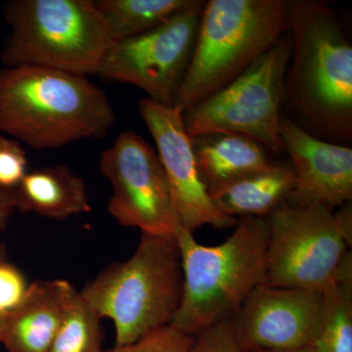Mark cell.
I'll list each match as a JSON object with an SVG mask.
<instances>
[{
    "instance_id": "cell-25",
    "label": "cell",
    "mask_w": 352,
    "mask_h": 352,
    "mask_svg": "<svg viewBox=\"0 0 352 352\" xmlns=\"http://www.w3.org/2000/svg\"><path fill=\"white\" fill-rule=\"evenodd\" d=\"M333 217H335L336 221H337L338 226L340 227V232H342V236L346 239L349 247L351 248L352 235V210L351 201H349V204L346 203L342 206V208H340L339 212L333 214Z\"/></svg>"
},
{
    "instance_id": "cell-4",
    "label": "cell",
    "mask_w": 352,
    "mask_h": 352,
    "mask_svg": "<svg viewBox=\"0 0 352 352\" xmlns=\"http://www.w3.org/2000/svg\"><path fill=\"white\" fill-rule=\"evenodd\" d=\"M183 293L175 236L142 234L126 261L110 264L80 294L100 318L113 322L116 346L133 344L170 325Z\"/></svg>"
},
{
    "instance_id": "cell-11",
    "label": "cell",
    "mask_w": 352,
    "mask_h": 352,
    "mask_svg": "<svg viewBox=\"0 0 352 352\" xmlns=\"http://www.w3.org/2000/svg\"><path fill=\"white\" fill-rule=\"evenodd\" d=\"M138 108L156 143L182 228L194 233L203 226L217 229L235 226L237 219L221 214L210 199L197 164L191 138L183 126L182 109L161 105L148 98L141 99Z\"/></svg>"
},
{
    "instance_id": "cell-21",
    "label": "cell",
    "mask_w": 352,
    "mask_h": 352,
    "mask_svg": "<svg viewBox=\"0 0 352 352\" xmlns=\"http://www.w3.org/2000/svg\"><path fill=\"white\" fill-rule=\"evenodd\" d=\"M194 336L187 335L173 326L157 329L144 338L126 346H115L103 352H189Z\"/></svg>"
},
{
    "instance_id": "cell-1",
    "label": "cell",
    "mask_w": 352,
    "mask_h": 352,
    "mask_svg": "<svg viewBox=\"0 0 352 352\" xmlns=\"http://www.w3.org/2000/svg\"><path fill=\"white\" fill-rule=\"evenodd\" d=\"M116 122L107 94L87 76L36 66L0 69V131L36 150L103 138Z\"/></svg>"
},
{
    "instance_id": "cell-19",
    "label": "cell",
    "mask_w": 352,
    "mask_h": 352,
    "mask_svg": "<svg viewBox=\"0 0 352 352\" xmlns=\"http://www.w3.org/2000/svg\"><path fill=\"white\" fill-rule=\"evenodd\" d=\"M323 312L312 349L315 352H352V267L323 291Z\"/></svg>"
},
{
    "instance_id": "cell-18",
    "label": "cell",
    "mask_w": 352,
    "mask_h": 352,
    "mask_svg": "<svg viewBox=\"0 0 352 352\" xmlns=\"http://www.w3.org/2000/svg\"><path fill=\"white\" fill-rule=\"evenodd\" d=\"M197 0H97V11L115 41L144 34L186 10Z\"/></svg>"
},
{
    "instance_id": "cell-2",
    "label": "cell",
    "mask_w": 352,
    "mask_h": 352,
    "mask_svg": "<svg viewBox=\"0 0 352 352\" xmlns=\"http://www.w3.org/2000/svg\"><path fill=\"white\" fill-rule=\"evenodd\" d=\"M292 65L286 94L308 124L337 142L352 136V46L327 2L288 3Z\"/></svg>"
},
{
    "instance_id": "cell-15",
    "label": "cell",
    "mask_w": 352,
    "mask_h": 352,
    "mask_svg": "<svg viewBox=\"0 0 352 352\" xmlns=\"http://www.w3.org/2000/svg\"><path fill=\"white\" fill-rule=\"evenodd\" d=\"M191 140L208 194L274 164L264 146L243 134L210 132Z\"/></svg>"
},
{
    "instance_id": "cell-27",
    "label": "cell",
    "mask_w": 352,
    "mask_h": 352,
    "mask_svg": "<svg viewBox=\"0 0 352 352\" xmlns=\"http://www.w3.org/2000/svg\"><path fill=\"white\" fill-rule=\"evenodd\" d=\"M251 352H315L312 346L300 347V349H288V351H256Z\"/></svg>"
},
{
    "instance_id": "cell-9",
    "label": "cell",
    "mask_w": 352,
    "mask_h": 352,
    "mask_svg": "<svg viewBox=\"0 0 352 352\" xmlns=\"http://www.w3.org/2000/svg\"><path fill=\"white\" fill-rule=\"evenodd\" d=\"M205 4L197 0L151 31L116 41L96 76L134 85L155 103L175 106L195 48Z\"/></svg>"
},
{
    "instance_id": "cell-10",
    "label": "cell",
    "mask_w": 352,
    "mask_h": 352,
    "mask_svg": "<svg viewBox=\"0 0 352 352\" xmlns=\"http://www.w3.org/2000/svg\"><path fill=\"white\" fill-rule=\"evenodd\" d=\"M100 170L112 185L108 210L122 226L142 234L175 236L179 230L170 185L157 153L133 131H124L102 152Z\"/></svg>"
},
{
    "instance_id": "cell-6",
    "label": "cell",
    "mask_w": 352,
    "mask_h": 352,
    "mask_svg": "<svg viewBox=\"0 0 352 352\" xmlns=\"http://www.w3.org/2000/svg\"><path fill=\"white\" fill-rule=\"evenodd\" d=\"M11 32L4 67L36 66L96 76L115 39L94 0H13L4 6Z\"/></svg>"
},
{
    "instance_id": "cell-17",
    "label": "cell",
    "mask_w": 352,
    "mask_h": 352,
    "mask_svg": "<svg viewBox=\"0 0 352 352\" xmlns=\"http://www.w3.org/2000/svg\"><path fill=\"white\" fill-rule=\"evenodd\" d=\"M292 164H273L270 168L210 194L217 210L227 217H256L266 219L288 200L295 187Z\"/></svg>"
},
{
    "instance_id": "cell-24",
    "label": "cell",
    "mask_w": 352,
    "mask_h": 352,
    "mask_svg": "<svg viewBox=\"0 0 352 352\" xmlns=\"http://www.w3.org/2000/svg\"><path fill=\"white\" fill-rule=\"evenodd\" d=\"M17 210L14 191L0 190V231H4L8 226L9 220Z\"/></svg>"
},
{
    "instance_id": "cell-12",
    "label": "cell",
    "mask_w": 352,
    "mask_h": 352,
    "mask_svg": "<svg viewBox=\"0 0 352 352\" xmlns=\"http://www.w3.org/2000/svg\"><path fill=\"white\" fill-rule=\"evenodd\" d=\"M323 292L259 285L232 318L245 352L311 346L323 312Z\"/></svg>"
},
{
    "instance_id": "cell-14",
    "label": "cell",
    "mask_w": 352,
    "mask_h": 352,
    "mask_svg": "<svg viewBox=\"0 0 352 352\" xmlns=\"http://www.w3.org/2000/svg\"><path fill=\"white\" fill-rule=\"evenodd\" d=\"M75 287L66 280H38L7 321L1 344L7 352H48Z\"/></svg>"
},
{
    "instance_id": "cell-22",
    "label": "cell",
    "mask_w": 352,
    "mask_h": 352,
    "mask_svg": "<svg viewBox=\"0 0 352 352\" xmlns=\"http://www.w3.org/2000/svg\"><path fill=\"white\" fill-rule=\"evenodd\" d=\"M27 152L19 141L0 135V190L14 191L27 175Z\"/></svg>"
},
{
    "instance_id": "cell-26",
    "label": "cell",
    "mask_w": 352,
    "mask_h": 352,
    "mask_svg": "<svg viewBox=\"0 0 352 352\" xmlns=\"http://www.w3.org/2000/svg\"><path fill=\"white\" fill-rule=\"evenodd\" d=\"M6 245L0 242V251L4 249ZM7 321H8V316L0 308V342H1L2 336H3L4 329H6Z\"/></svg>"
},
{
    "instance_id": "cell-16",
    "label": "cell",
    "mask_w": 352,
    "mask_h": 352,
    "mask_svg": "<svg viewBox=\"0 0 352 352\" xmlns=\"http://www.w3.org/2000/svg\"><path fill=\"white\" fill-rule=\"evenodd\" d=\"M17 210L65 219L91 210L85 180L66 166L29 170L14 190Z\"/></svg>"
},
{
    "instance_id": "cell-8",
    "label": "cell",
    "mask_w": 352,
    "mask_h": 352,
    "mask_svg": "<svg viewBox=\"0 0 352 352\" xmlns=\"http://www.w3.org/2000/svg\"><path fill=\"white\" fill-rule=\"evenodd\" d=\"M263 285L323 292L352 265L351 252L332 210L281 204L267 217Z\"/></svg>"
},
{
    "instance_id": "cell-3",
    "label": "cell",
    "mask_w": 352,
    "mask_h": 352,
    "mask_svg": "<svg viewBox=\"0 0 352 352\" xmlns=\"http://www.w3.org/2000/svg\"><path fill=\"white\" fill-rule=\"evenodd\" d=\"M267 219L242 217L222 244L205 245L180 227L176 233L182 256V302L170 325L195 336L232 319L245 298L264 283Z\"/></svg>"
},
{
    "instance_id": "cell-13",
    "label": "cell",
    "mask_w": 352,
    "mask_h": 352,
    "mask_svg": "<svg viewBox=\"0 0 352 352\" xmlns=\"http://www.w3.org/2000/svg\"><path fill=\"white\" fill-rule=\"evenodd\" d=\"M280 136L296 175L287 204L333 212L351 201V148L317 138L284 116L280 120Z\"/></svg>"
},
{
    "instance_id": "cell-7",
    "label": "cell",
    "mask_w": 352,
    "mask_h": 352,
    "mask_svg": "<svg viewBox=\"0 0 352 352\" xmlns=\"http://www.w3.org/2000/svg\"><path fill=\"white\" fill-rule=\"evenodd\" d=\"M291 56V39L280 38L232 82L183 110L185 131L191 138L234 132L254 139L270 153L284 151L280 110Z\"/></svg>"
},
{
    "instance_id": "cell-20",
    "label": "cell",
    "mask_w": 352,
    "mask_h": 352,
    "mask_svg": "<svg viewBox=\"0 0 352 352\" xmlns=\"http://www.w3.org/2000/svg\"><path fill=\"white\" fill-rule=\"evenodd\" d=\"M101 318L76 288L48 352H103Z\"/></svg>"
},
{
    "instance_id": "cell-5",
    "label": "cell",
    "mask_w": 352,
    "mask_h": 352,
    "mask_svg": "<svg viewBox=\"0 0 352 352\" xmlns=\"http://www.w3.org/2000/svg\"><path fill=\"white\" fill-rule=\"evenodd\" d=\"M288 0L206 1L188 71L176 95L182 110L235 80L282 38Z\"/></svg>"
},
{
    "instance_id": "cell-23",
    "label": "cell",
    "mask_w": 352,
    "mask_h": 352,
    "mask_svg": "<svg viewBox=\"0 0 352 352\" xmlns=\"http://www.w3.org/2000/svg\"><path fill=\"white\" fill-rule=\"evenodd\" d=\"M189 352H245L236 337L232 319L219 322L194 336Z\"/></svg>"
}]
</instances>
